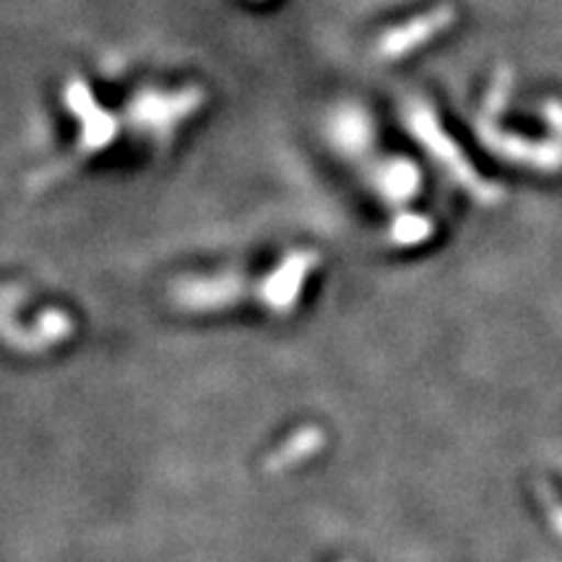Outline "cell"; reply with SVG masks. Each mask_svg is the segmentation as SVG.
Wrapping results in <instances>:
<instances>
[{
  "label": "cell",
  "instance_id": "obj_1",
  "mask_svg": "<svg viewBox=\"0 0 562 562\" xmlns=\"http://www.w3.org/2000/svg\"><path fill=\"white\" fill-rule=\"evenodd\" d=\"M318 263V256L311 250H300L284 258L281 266L261 281H248L240 277H214V279H186L175 286V300L182 307H222L229 302H240L245 297H256L273 311H290L297 302L302 286Z\"/></svg>",
  "mask_w": 562,
  "mask_h": 562
},
{
  "label": "cell",
  "instance_id": "obj_2",
  "mask_svg": "<svg viewBox=\"0 0 562 562\" xmlns=\"http://www.w3.org/2000/svg\"><path fill=\"white\" fill-rule=\"evenodd\" d=\"M203 100H206V94L199 87H182L175 91L144 89L133 97L125 115H128L131 128L138 136L149 138L165 149L175 131L201 110Z\"/></svg>",
  "mask_w": 562,
  "mask_h": 562
},
{
  "label": "cell",
  "instance_id": "obj_3",
  "mask_svg": "<svg viewBox=\"0 0 562 562\" xmlns=\"http://www.w3.org/2000/svg\"><path fill=\"white\" fill-rule=\"evenodd\" d=\"M66 104H68V110L76 115V121H79L81 136H79V140H76L74 154H68V157L63 159L53 172H58L63 165H66V170H68V167H74L76 161L94 157V154L108 149V146L117 136L115 117H112L108 110H102V104L94 100V94H91V89L87 87V81L83 79L68 81Z\"/></svg>",
  "mask_w": 562,
  "mask_h": 562
},
{
  "label": "cell",
  "instance_id": "obj_4",
  "mask_svg": "<svg viewBox=\"0 0 562 562\" xmlns=\"http://www.w3.org/2000/svg\"><path fill=\"white\" fill-rule=\"evenodd\" d=\"M404 117H406V125H409V131L414 133V136H417L422 144L427 146V151H430L432 157L438 159L440 165L446 167V170L451 172L456 180H461L463 186H467L469 191L476 195V199H482V201L497 199V193L492 191L490 186H484V182L476 178L472 170H469L467 159H463L461 151L451 144V138L442 133L440 123L435 121L432 110L427 108L425 102H409V104H406Z\"/></svg>",
  "mask_w": 562,
  "mask_h": 562
},
{
  "label": "cell",
  "instance_id": "obj_5",
  "mask_svg": "<svg viewBox=\"0 0 562 562\" xmlns=\"http://www.w3.org/2000/svg\"><path fill=\"white\" fill-rule=\"evenodd\" d=\"M453 21V9H435L425 16L412 19L409 24L404 26H393L378 40V55L381 58H402V55L417 50L419 45H425V40L435 37L446 30L448 24Z\"/></svg>",
  "mask_w": 562,
  "mask_h": 562
}]
</instances>
